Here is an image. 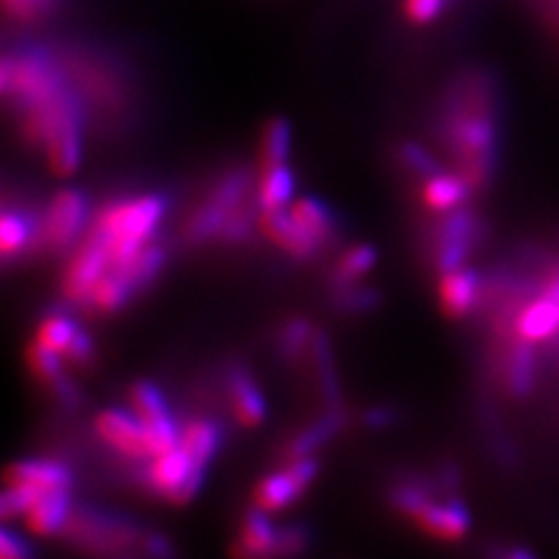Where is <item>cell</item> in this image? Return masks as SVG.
I'll use <instances>...</instances> for the list:
<instances>
[{
	"label": "cell",
	"instance_id": "cell-48",
	"mask_svg": "<svg viewBox=\"0 0 559 559\" xmlns=\"http://www.w3.org/2000/svg\"><path fill=\"white\" fill-rule=\"evenodd\" d=\"M361 423L369 429H390L396 423V411L392 406H373L364 411Z\"/></svg>",
	"mask_w": 559,
	"mask_h": 559
},
{
	"label": "cell",
	"instance_id": "cell-14",
	"mask_svg": "<svg viewBox=\"0 0 559 559\" xmlns=\"http://www.w3.org/2000/svg\"><path fill=\"white\" fill-rule=\"evenodd\" d=\"M8 485L33 487L38 492H73L75 476L66 464L55 460H22L8 468Z\"/></svg>",
	"mask_w": 559,
	"mask_h": 559
},
{
	"label": "cell",
	"instance_id": "cell-4",
	"mask_svg": "<svg viewBox=\"0 0 559 559\" xmlns=\"http://www.w3.org/2000/svg\"><path fill=\"white\" fill-rule=\"evenodd\" d=\"M252 175L248 168H234L213 187L207 199L191 213L185 226V240L191 245H203L219 238L226 222H229L250 197Z\"/></svg>",
	"mask_w": 559,
	"mask_h": 559
},
{
	"label": "cell",
	"instance_id": "cell-16",
	"mask_svg": "<svg viewBox=\"0 0 559 559\" xmlns=\"http://www.w3.org/2000/svg\"><path fill=\"white\" fill-rule=\"evenodd\" d=\"M35 242L43 245V219L22 207H5L0 219V250L5 264L20 259Z\"/></svg>",
	"mask_w": 559,
	"mask_h": 559
},
{
	"label": "cell",
	"instance_id": "cell-46",
	"mask_svg": "<svg viewBox=\"0 0 559 559\" xmlns=\"http://www.w3.org/2000/svg\"><path fill=\"white\" fill-rule=\"evenodd\" d=\"M0 559H35L26 540L14 534L12 530H3L0 534Z\"/></svg>",
	"mask_w": 559,
	"mask_h": 559
},
{
	"label": "cell",
	"instance_id": "cell-25",
	"mask_svg": "<svg viewBox=\"0 0 559 559\" xmlns=\"http://www.w3.org/2000/svg\"><path fill=\"white\" fill-rule=\"evenodd\" d=\"M310 355H312V366H314V378H318V388L322 392L326 408H341V380H338L334 349H331V341L326 336V331L314 329V336L310 343Z\"/></svg>",
	"mask_w": 559,
	"mask_h": 559
},
{
	"label": "cell",
	"instance_id": "cell-9",
	"mask_svg": "<svg viewBox=\"0 0 559 559\" xmlns=\"http://www.w3.org/2000/svg\"><path fill=\"white\" fill-rule=\"evenodd\" d=\"M224 382H226L229 404H231L234 417L238 419V425L254 429L264 423L269 406H266L264 392L259 390V384L252 378V373L240 364H231L229 369H226Z\"/></svg>",
	"mask_w": 559,
	"mask_h": 559
},
{
	"label": "cell",
	"instance_id": "cell-45",
	"mask_svg": "<svg viewBox=\"0 0 559 559\" xmlns=\"http://www.w3.org/2000/svg\"><path fill=\"white\" fill-rule=\"evenodd\" d=\"M5 12L16 22H33L45 12L49 0H3Z\"/></svg>",
	"mask_w": 559,
	"mask_h": 559
},
{
	"label": "cell",
	"instance_id": "cell-6",
	"mask_svg": "<svg viewBox=\"0 0 559 559\" xmlns=\"http://www.w3.org/2000/svg\"><path fill=\"white\" fill-rule=\"evenodd\" d=\"M90 199L84 191L68 187L49 201L43 215V245L51 252H63L78 240L90 219Z\"/></svg>",
	"mask_w": 559,
	"mask_h": 559
},
{
	"label": "cell",
	"instance_id": "cell-11",
	"mask_svg": "<svg viewBox=\"0 0 559 559\" xmlns=\"http://www.w3.org/2000/svg\"><path fill=\"white\" fill-rule=\"evenodd\" d=\"M413 520L427 536L439 540H460L471 530V513L466 509V503L454 492L443 501L433 499L427 509L423 513H417Z\"/></svg>",
	"mask_w": 559,
	"mask_h": 559
},
{
	"label": "cell",
	"instance_id": "cell-24",
	"mask_svg": "<svg viewBox=\"0 0 559 559\" xmlns=\"http://www.w3.org/2000/svg\"><path fill=\"white\" fill-rule=\"evenodd\" d=\"M471 185L462 178L460 173H436L423 185V203L433 210V213H450L466 205L471 197Z\"/></svg>",
	"mask_w": 559,
	"mask_h": 559
},
{
	"label": "cell",
	"instance_id": "cell-23",
	"mask_svg": "<svg viewBox=\"0 0 559 559\" xmlns=\"http://www.w3.org/2000/svg\"><path fill=\"white\" fill-rule=\"evenodd\" d=\"M224 443V427L213 417H191L180 427V445L191 454V460L210 466Z\"/></svg>",
	"mask_w": 559,
	"mask_h": 559
},
{
	"label": "cell",
	"instance_id": "cell-33",
	"mask_svg": "<svg viewBox=\"0 0 559 559\" xmlns=\"http://www.w3.org/2000/svg\"><path fill=\"white\" fill-rule=\"evenodd\" d=\"M314 336V326L306 318L289 320L277 336V355L285 364L299 361L306 349H310Z\"/></svg>",
	"mask_w": 559,
	"mask_h": 559
},
{
	"label": "cell",
	"instance_id": "cell-30",
	"mask_svg": "<svg viewBox=\"0 0 559 559\" xmlns=\"http://www.w3.org/2000/svg\"><path fill=\"white\" fill-rule=\"evenodd\" d=\"M376 259H378V252L371 248V245H357V248L347 250L338 261L334 280H331L334 292L355 287L357 280L376 266Z\"/></svg>",
	"mask_w": 559,
	"mask_h": 559
},
{
	"label": "cell",
	"instance_id": "cell-28",
	"mask_svg": "<svg viewBox=\"0 0 559 559\" xmlns=\"http://www.w3.org/2000/svg\"><path fill=\"white\" fill-rule=\"evenodd\" d=\"M304 495V489L294 483L289 476V471H277V474H271L266 478H261V483L254 489V506L266 513H277L287 509L289 503H294Z\"/></svg>",
	"mask_w": 559,
	"mask_h": 559
},
{
	"label": "cell",
	"instance_id": "cell-43",
	"mask_svg": "<svg viewBox=\"0 0 559 559\" xmlns=\"http://www.w3.org/2000/svg\"><path fill=\"white\" fill-rule=\"evenodd\" d=\"M140 548H143L145 559H178L173 540L162 532H145Z\"/></svg>",
	"mask_w": 559,
	"mask_h": 559
},
{
	"label": "cell",
	"instance_id": "cell-47",
	"mask_svg": "<svg viewBox=\"0 0 559 559\" xmlns=\"http://www.w3.org/2000/svg\"><path fill=\"white\" fill-rule=\"evenodd\" d=\"M49 392L55 394L57 404L66 411H78L80 408V401H82V392L78 390V384L70 380L68 376H63L57 384H51Z\"/></svg>",
	"mask_w": 559,
	"mask_h": 559
},
{
	"label": "cell",
	"instance_id": "cell-3",
	"mask_svg": "<svg viewBox=\"0 0 559 559\" xmlns=\"http://www.w3.org/2000/svg\"><path fill=\"white\" fill-rule=\"evenodd\" d=\"M61 534L75 548L94 557L145 559L143 550L131 555V548H140V544H143L145 530L138 522L110 511L92 509V506H75Z\"/></svg>",
	"mask_w": 559,
	"mask_h": 559
},
{
	"label": "cell",
	"instance_id": "cell-35",
	"mask_svg": "<svg viewBox=\"0 0 559 559\" xmlns=\"http://www.w3.org/2000/svg\"><path fill=\"white\" fill-rule=\"evenodd\" d=\"M61 357H63L61 353L43 345L40 341L31 343L28 349H26L28 369L35 378H38L45 384V388H51V384H57L66 376Z\"/></svg>",
	"mask_w": 559,
	"mask_h": 559
},
{
	"label": "cell",
	"instance_id": "cell-32",
	"mask_svg": "<svg viewBox=\"0 0 559 559\" xmlns=\"http://www.w3.org/2000/svg\"><path fill=\"white\" fill-rule=\"evenodd\" d=\"M131 408L140 415L143 423H154V419H162L170 415L168 401L162 392L159 384H154L152 380H138L133 382V388L129 392Z\"/></svg>",
	"mask_w": 559,
	"mask_h": 559
},
{
	"label": "cell",
	"instance_id": "cell-15",
	"mask_svg": "<svg viewBox=\"0 0 559 559\" xmlns=\"http://www.w3.org/2000/svg\"><path fill=\"white\" fill-rule=\"evenodd\" d=\"M483 292V277L474 269H457L441 275L439 304L445 318L462 320L476 308Z\"/></svg>",
	"mask_w": 559,
	"mask_h": 559
},
{
	"label": "cell",
	"instance_id": "cell-10",
	"mask_svg": "<svg viewBox=\"0 0 559 559\" xmlns=\"http://www.w3.org/2000/svg\"><path fill=\"white\" fill-rule=\"evenodd\" d=\"M199 466H205V464L191 460V454L182 445H178L168 452L154 454L152 464L145 471V483L156 497H164L173 503L175 497L180 495L187 478L194 474Z\"/></svg>",
	"mask_w": 559,
	"mask_h": 559
},
{
	"label": "cell",
	"instance_id": "cell-22",
	"mask_svg": "<svg viewBox=\"0 0 559 559\" xmlns=\"http://www.w3.org/2000/svg\"><path fill=\"white\" fill-rule=\"evenodd\" d=\"M135 296L138 289L133 287L131 277L121 269H110L98 280V285L92 289V294L86 296L82 308L98 314H112L119 312L121 308H127Z\"/></svg>",
	"mask_w": 559,
	"mask_h": 559
},
{
	"label": "cell",
	"instance_id": "cell-12",
	"mask_svg": "<svg viewBox=\"0 0 559 559\" xmlns=\"http://www.w3.org/2000/svg\"><path fill=\"white\" fill-rule=\"evenodd\" d=\"M49 168L61 178L73 175L82 159V129H80V112H68L51 127L45 145H43Z\"/></svg>",
	"mask_w": 559,
	"mask_h": 559
},
{
	"label": "cell",
	"instance_id": "cell-18",
	"mask_svg": "<svg viewBox=\"0 0 559 559\" xmlns=\"http://www.w3.org/2000/svg\"><path fill=\"white\" fill-rule=\"evenodd\" d=\"M513 331L515 338L530 341L534 345L559 338V304L544 292L538 299L518 312V318L513 320Z\"/></svg>",
	"mask_w": 559,
	"mask_h": 559
},
{
	"label": "cell",
	"instance_id": "cell-31",
	"mask_svg": "<svg viewBox=\"0 0 559 559\" xmlns=\"http://www.w3.org/2000/svg\"><path fill=\"white\" fill-rule=\"evenodd\" d=\"M292 150V124L283 117L271 119L261 135V164L264 168L287 164Z\"/></svg>",
	"mask_w": 559,
	"mask_h": 559
},
{
	"label": "cell",
	"instance_id": "cell-5",
	"mask_svg": "<svg viewBox=\"0 0 559 559\" xmlns=\"http://www.w3.org/2000/svg\"><path fill=\"white\" fill-rule=\"evenodd\" d=\"M483 224L466 205L450 210L433 229V264L441 275L464 269L471 250L480 240Z\"/></svg>",
	"mask_w": 559,
	"mask_h": 559
},
{
	"label": "cell",
	"instance_id": "cell-20",
	"mask_svg": "<svg viewBox=\"0 0 559 559\" xmlns=\"http://www.w3.org/2000/svg\"><path fill=\"white\" fill-rule=\"evenodd\" d=\"M347 415L341 408H329L320 419H314L310 427H306L301 433H296L294 439L285 448V462H294L301 457H312L314 450L326 445L334 436L345 427Z\"/></svg>",
	"mask_w": 559,
	"mask_h": 559
},
{
	"label": "cell",
	"instance_id": "cell-38",
	"mask_svg": "<svg viewBox=\"0 0 559 559\" xmlns=\"http://www.w3.org/2000/svg\"><path fill=\"white\" fill-rule=\"evenodd\" d=\"M334 299H336V306L343 312L361 314V312L376 310L382 301V296L376 289H369V287H347V289L334 292Z\"/></svg>",
	"mask_w": 559,
	"mask_h": 559
},
{
	"label": "cell",
	"instance_id": "cell-49",
	"mask_svg": "<svg viewBox=\"0 0 559 559\" xmlns=\"http://www.w3.org/2000/svg\"><path fill=\"white\" fill-rule=\"evenodd\" d=\"M497 559H536V555H532L527 548H509L506 552H501Z\"/></svg>",
	"mask_w": 559,
	"mask_h": 559
},
{
	"label": "cell",
	"instance_id": "cell-39",
	"mask_svg": "<svg viewBox=\"0 0 559 559\" xmlns=\"http://www.w3.org/2000/svg\"><path fill=\"white\" fill-rule=\"evenodd\" d=\"M43 497V492L33 487H22V485H8L3 501H0V513H3V520L10 522L20 515H26L31 506Z\"/></svg>",
	"mask_w": 559,
	"mask_h": 559
},
{
	"label": "cell",
	"instance_id": "cell-44",
	"mask_svg": "<svg viewBox=\"0 0 559 559\" xmlns=\"http://www.w3.org/2000/svg\"><path fill=\"white\" fill-rule=\"evenodd\" d=\"M448 0H406V16L413 24H429L443 12Z\"/></svg>",
	"mask_w": 559,
	"mask_h": 559
},
{
	"label": "cell",
	"instance_id": "cell-19",
	"mask_svg": "<svg viewBox=\"0 0 559 559\" xmlns=\"http://www.w3.org/2000/svg\"><path fill=\"white\" fill-rule=\"evenodd\" d=\"M538 353L530 341L515 338L503 364V384L513 399H527L538 382Z\"/></svg>",
	"mask_w": 559,
	"mask_h": 559
},
{
	"label": "cell",
	"instance_id": "cell-1",
	"mask_svg": "<svg viewBox=\"0 0 559 559\" xmlns=\"http://www.w3.org/2000/svg\"><path fill=\"white\" fill-rule=\"evenodd\" d=\"M495 94L492 82L485 75H468L450 103L448 145L457 162V173L471 189H483L497 168L499 124Z\"/></svg>",
	"mask_w": 559,
	"mask_h": 559
},
{
	"label": "cell",
	"instance_id": "cell-2",
	"mask_svg": "<svg viewBox=\"0 0 559 559\" xmlns=\"http://www.w3.org/2000/svg\"><path fill=\"white\" fill-rule=\"evenodd\" d=\"M166 213L168 201L162 194L117 199L100 210L94 229L110 242L112 269H124L131 264L147 240L156 236Z\"/></svg>",
	"mask_w": 559,
	"mask_h": 559
},
{
	"label": "cell",
	"instance_id": "cell-13",
	"mask_svg": "<svg viewBox=\"0 0 559 559\" xmlns=\"http://www.w3.org/2000/svg\"><path fill=\"white\" fill-rule=\"evenodd\" d=\"M259 226L280 250L287 252L296 261H308L322 248L320 240L314 238L308 229H304V226L292 217V213H285V210L261 213Z\"/></svg>",
	"mask_w": 559,
	"mask_h": 559
},
{
	"label": "cell",
	"instance_id": "cell-40",
	"mask_svg": "<svg viewBox=\"0 0 559 559\" xmlns=\"http://www.w3.org/2000/svg\"><path fill=\"white\" fill-rule=\"evenodd\" d=\"M399 162H401V166H404V168H408L415 175H419V178H423V180L431 178V175H436V173H441L439 162H436L433 156L423 145H417V143H404V145H401L399 147Z\"/></svg>",
	"mask_w": 559,
	"mask_h": 559
},
{
	"label": "cell",
	"instance_id": "cell-8",
	"mask_svg": "<svg viewBox=\"0 0 559 559\" xmlns=\"http://www.w3.org/2000/svg\"><path fill=\"white\" fill-rule=\"evenodd\" d=\"M96 433L100 439L112 445L117 452L127 454L131 460L154 457L147 427L135 411L108 408L96 417Z\"/></svg>",
	"mask_w": 559,
	"mask_h": 559
},
{
	"label": "cell",
	"instance_id": "cell-37",
	"mask_svg": "<svg viewBox=\"0 0 559 559\" xmlns=\"http://www.w3.org/2000/svg\"><path fill=\"white\" fill-rule=\"evenodd\" d=\"M310 530L306 524L292 522L277 530V544H275V559H299L310 548Z\"/></svg>",
	"mask_w": 559,
	"mask_h": 559
},
{
	"label": "cell",
	"instance_id": "cell-7",
	"mask_svg": "<svg viewBox=\"0 0 559 559\" xmlns=\"http://www.w3.org/2000/svg\"><path fill=\"white\" fill-rule=\"evenodd\" d=\"M110 269V242L100 231L92 229V234L86 236L73 261H70V266L66 269L61 285L63 296L70 304L82 306L86 301V296H90L92 289L98 285V280Z\"/></svg>",
	"mask_w": 559,
	"mask_h": 559
},
{
	"label": "cell",
	"instance_id": "cell-41",
	"mask_svg": "<svg viewBox=\"0 0 559 559\" xmlns=\"http://www.w3.org/2000/svg\"><path fill=\"white\" fill-rule=\"evenodd\" d=\"M252 226H254V217H252V213H250V207L248 205H242L238 213L226 222V226H224V231H222V240L226 242V245H242L245 240H248L250 236H252Z\"/></svg>",
	"mask_w": 559,
	"mask_h": 559
},
{
	"label": "cell",
	"instance_id": "cell-27",
	"mask_svg": "<svg viewBox=\"0 0 559 559\" xmlns=\"http://www.w3.org/2000/svg\"><path fill=\"white\" fill-rule=\"evenodd\" d=\"M296 189V175L287 164H277L266 168L264 178L259 182L257 203L261 213H275V210H285L292 201Z\"/></svg>",
	"mask_w": 559,
	"mask_h": 559
},
{
	"label": "cell",
	"instance_id": "cell-42",
	"mask_svg": "<svg viewBox=\"0 0 559 559\" xmlns=\"http://www.w3.org/2000/svg\"><path fill=\"white\" fill-rule=\"evenodd\" d=\"M63 357L73 366H90L96 357V343H94L90 331H84L80 326L78 334L73 336V341H70V345L66 347Z\"/></svg>",
	"mask_w": 559,
	"mask_h": 559
},
{
	"label": "cell",
	"instance_id": "cell-26",
	"mask_svg": "<svg viewBox=\"0 0 559 559\" xmlns=\"http://www.w3.org/2000/svg\"><path fill=\"white\" fill-rule=\"evenodd\" d=\"M289 213L304 226V229H308L314 238L320 240V245H326L336 238V231H338L336 213L324 201L314 197H304L292 205Z\"/></svg>",
	"mask_w": 559,
	"mask_h": 559
},
{
	"label": "cell",
	"instance_id": "cell-29",
	"mask_svg": "<svg viewBox=\"0 0 559 559\" xmlns=\"http://www.w3.org/2000/svg\"><path fill=\"white\" fill-rule=\"evenodd\" d=\"M166 259H168L166 242L159 238H152V240H147L145 248L133 257L131 264L121 271L131 277V283L138 289V294H143L145 289H150L154 280L162 275V271L166 266Z\"/></svg>",
	"mask_w": 559,
	"mask_h": 559
},
{
	"label": "cell",
	"instance_id": "cell-17",
	"mask_svg": "<svg viewBox=\"0 0 559 559\" xmlns=\"http://www.w3.org/2000/svg\"><path fill=\"white\" fill-rule=\"evenodd\" d=\"M277 530L266 511L250 509L242 518V527L229 550L231 559H275Z\"/></svg>",
	"mask_w": 559,
	"mask_h": 559
},
{
	"label": "cell",
	"instance_id": "cell-34",
	"mask_svg": "<svg viewBox=\"0 0 559 559\" xmlns=\"http://www.w3.org/2000/svg\"><path fill=\"white\" fill-rule=\"evenodd\" d=\"M392 509L401 513L404 518H415L417 513H423L427 506L436 499L433 487L419 480H406L399 483L392 489Z\"/></svg>",
	"mask_w": 559,
	"mask_h": 559
},
{
	"label": "cell",
	"instance_id": "cell-36",
	"mask_svg": "<svg viewBox=\"0 0 559 559\" xmlns=\"http://www.w3.org/2000/svg\"><path fill=\"white\" fill-rule=\"evenodd\" d=\"M78 329H80V324L73 318H68V314H63V312H55L40 322L38 341L63 355L70 341H73V336L78 334Z\"/></svg>",
	"mask_w": 559,
	"mask_h": 559
},
{
	"label": "cell",
	"instance_id": "cell-21",
	"mask_svg": "<svg viewBox=\"0 0 559 559\" xmlns=\"http://www.w3.org/2000/svg\"><path fill=\"white\" fill-rule=\"evenodd\" d=\"M73 492H47L26 513V527L38 536H55L66 530L73 515Z\"/></svg>",
	"mask_w": 559,
	"mask_h": 559
}]
</instances>
